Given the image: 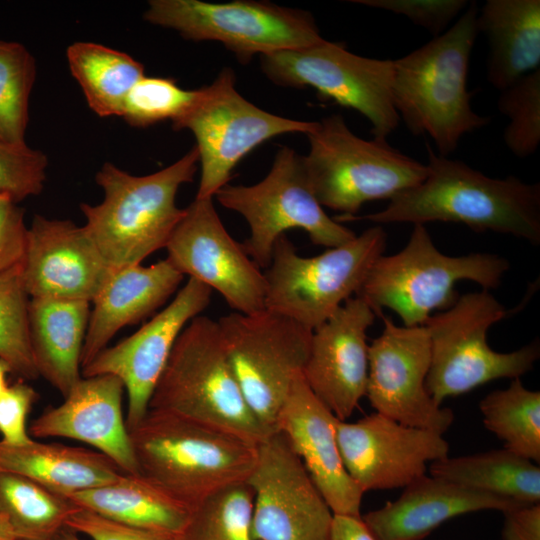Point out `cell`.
<instances>
[{
	"mask_svg": "<svg viewBox=\"0 0 540 540\" xmlns=\"http://www.w3.org/2000/svg\"><path fill=\"white\" fill-rule=\"evenodd\" d=\"M212 290L189 278L173 300L134 334L103 349L82 368L83 377L110 374L127 392L128 430L146 415L155 386L184 327L209 305Z\"/></svg>",
	"mask_w": 540,
	"mask_h": 540,
	"instance_id": "18",
	"label": "cell"
},
{
	"mask_svg": "<svg viewBox=\"0 0 540 540\" xmlns=\"http://www.w3.org/2000/svg\"><path fill=\"white\" fill-rule=\"evenodd\" d=\"M9 373H12L10 366L7 362L0 359V396L4 393V391L8 387L7 383V375Z\"/></svg>",
	"mask_w": 540,
	"mask_h": 540,
	"instance_id": "47",
	"label": "cell"
},
{
	"mask_svg": "<svg viewBox=\"0 0 540 540\" xmlns=\"http://www.w3.org/2000/svg\"><path fill=\"white\" fill-rule=\"evenodd\" d=\"M215 197L248 223L250 235L242 247L260 269L268 268L276 241L288 230H304L314 245L328 248L356 236L327 215L311 189L303 156L288 146L277 151L269 173L260 182L227 184Z\"/></svg>",
	"mask_w": 540,
	"mask_h": 540,
	"instance_id": "10",
	"label": "cell"
},
{
	"mask_svg": "<svg viewBox=\"0 0 540 540\" xmlns=\"http://www.w3.org/2000/svg\"><path fill=\"white\" fill-rule=\"evenodd\" d=\"M524 505L442 478L423 475L404 487L400 497L362 516L377 540H424L444 522L471 512Z\"/></svg>",
	"mask_w": 540,
	"mask_h": 540,
	"instance_id": "24",
	"label": "cell"
},
{
	"mask_svg": "<svg viewBox=\"0 0 540 540\" xmlns=\"http://www.w3.org/2000/svg\"><path fill=\"white\" fill-rule=\"evenodd\" d=\"M196 90L179 87L173 78H141L128 93L121 117L132 127L145 128L174 121L190 106Z\"/></svg>",
	"mask_w": 540,
	"mask_h": 540,
	"instance_id": "38",
	"label": "cell"
},
{
	"mask_svg": "<svg viewBox=\"0 0 540 540\" xmlns=\"http://www.w3.org/2000/svg\"><path fill=\"white\" fill-rule=\"evenodd\" d=\"M477 15L476 3L468 4L449 29L393 60L391 96L399 118L413 134L429 135L442 156L454 152L465 134L490 121L473 111L467 90Z\"/></svg>",
	"mask_w": 540,
	"mask_h": 540,
	"instance_id": "2",
	"label": "cell"
},
{
	"mask_svg": "<svg viewBox=\"0 0 540 540\" xmlns=\"http://www.w3.org/2000/svg\"><path fill=\"white\" fill-rule=\"evenodd\" d=\"M317 123L275 115L252 104L236 90L234 71L225 67L210 85L196 90L172 128L189 130L196 139L201 168L196 198L204 199L228 184L235 166L254 148L282 134L307 135Z\"/></svg>",
	"mask_w": 540,
	"mask_h": 540,
	"instance_id": "11",
	"label": "cell"
},
{
	"mask_svg": "<svg viewBox=\"0 0 540 540\" xmlns=\"http://www.w3.org/2000/svg\"><path fill=\"white\" fill-rule=\"evenodd\" d=\"M245 482L254 495V540H329L333 513L283 434L257 445Z\"/></svg>",
	"mask_w": 540,
	"mask_h": 540,
	"instance_id": "15",
	"label": "cell"
},
{
	"mask_svg": "<svg viewBox=\"0 0 540 540\" xmlns=\"http://www.w3.org/2000/svg\"><path fill=\"white\" fill-rule=\"evenodd\" d=\"M89 317L86 301H29V335L35 367L39 376L63 397L81 379V354Z\"/></svg>",
	"mask_w": 540,
	"mask_h": 540,
	"instance_id": "26",
	"label": "cell"
},
{
	"mask_svg": "<svg viewBox=\"0 0 540 540\" xmlns=\"http://www.w3.org/2000/svg\"><path fill=\"white\" fill-rule=\"evenodd\" d=\"M36 60L21 43L0 40V139L25 141Z\"/></svg>",
	"mask_w": 540,
	"mask_h": 540,
	"instance_id": "36",
	"label": "cell"
},
{
	"mask_svg": "<svg viewBox=\"0 0 540 540\" xmlns=\"http://www.w3.org/2000/svg\"><path fill=\"white\" fill-rule=\"evenodd\" d=\"M66 57L89 108L99 117H121L128 93L145 76L144 66L122 51L86 41L69 45Z\"/></svg>",
	"mask_w": 540,
	"mask_h": 540,
	"instance_id": "31",
	"label": "cell"
},
{
	"mask_svg": "<svg viewBox=\"0 0 540 540\" xmlns=\"http://www.w3.org/2000/svg\"><path fill=\"white\" fill-rule=\"evenodd\" d=\"M506 315L505 307L482 289L459 296L425 322L431 351L426 389L437 405L496 379L520 378L533 369L540 355L538 343L507 353L489 346V328Z\"/></svg>",
	"mask_w": 540,
	"mask_h": 540,
	"instance_id": "8",
	"label": "cell"
},
{
	"mask_svg": "<svg viewBox=\"0 0 540 540\" xmlns=\"http://www.w3.org/2000/svg\"><path fill=\"white\" fill-rule=\"evenodd\" d=\"M367 7L403 15L428 30L434 37L442 34L458 14L468 6L466 0H353Z\"/></svg>",
	"mask_w": 540,
	"mask_h": 540,
	"instance_id": "40",
	"label": "cell"
},
{
	"mask_svg": "<svg viewBox=\"0 0 540 540\" xmlns=\"http://www.w3.org/2000/svg\"><path fill=\"white\" fill-rule=\"evenodd\" d=\"M0 540H18L8 518L1 511H0Z\"/></svg>",
	"mask_w": 540,
	"mask_h": 540,
	"instance_id": "46",
	"label": "cell"
},
{
	"mask_svg": "<svg viewBox=\"0 0 540 540\" xmlns=\"http://www.w3.org/2000/svg\"><path fill=\"white\" fill-rule=\"evenodd\" d=\"M129 434L140 474L191 509L245 482L257 458L258 444L159 410L149 409Z\"/></svg>",
	"mask_w": 540,
	"mask_h": 540,
	"instance_id": "4",
	"label": "cell"
},
{
	"mask_svg": "<svg viewBox=\"0 0 540 540\" xmlns=\"http://www.w3.org/2000/svg\"><path fill=\"white\" fill-rule=\"evenodd\" d=\"M476 23L489 44L487 80L493 87L501 91L540 69L539 0H488Z\"/></svg>",
	"mask_w": 540,
	"mask_h": 540,
	"instance_id": "27",
	"label": "cell"
},
{
	"mask_svg": "<svg viewBox=\"0 0 540 540\" xmlns=\"http://www.w3.org/2000/svg\"><path fill=\"white\" fill-rule=\"evenodd\" d=\"M81 508L25 476L0 471V511L18 540H55Z\"/></svg>",
	"mask_w": 540,
	"mask_h": 540,
	"instance_id": "32",
	"label": "cell"
},
{
	"mask_svg": "<svg viewBox=\"0 0 540 540\" xmlns=\"http://www.w3.org/2000/svg\"><path fill=\"white\" fill-rule=\"evenodd\" d=\"M381 334L368 348L365 396L377 413L401 424L443 434L454 421L426 389L431 351L427 328L397 326L383 313Z\"/></svg>",
	"mask_w": 540,
	"mask_h": 540,
	"instance_id": "17",
	"label": "cell"
},
{
	"mask_svg": "<svg viewBox=\"0 0 540 540\" xmlns=\"http://www.w3.org/2000/svg\"><path fill=\"white\" fill-rule=\"evenodd\" d=\"M184 275L166 258L150 266L115 269L95 297L81 354L88 365L123 327L138 323L161 307Z\"/></svg>",
	"mask_w": 540,
	"mask_h": 540,
	"instance_id": "25",
	"label": "cell"
},
{
	"mask_svg": "<svg viewBox=\"0 0 540 540\" xmlns=\"http://www.w3.org/2000/svg\"><path fill=\"white\" fill-rule=\"evenodd\" d=\"M28 297L22 261L0 273V359L13 374L33 380L39 374L30 344Z\"/></svg>",
	"mask_w": 540,
	"mask_h": 540,
	"instance_id": "35",
	"label": "cell"
},
{
	"mask_svg": "<svg viewBox=\"0 0 540 540\" xmlns=\"http://www.w3.org/2000/svg\"><path fill=\"white\" fill-rule=\"evenodd\" d=\"M427 175L418 185L389 200L381 211L336 216L377 224L454 222L476 232L510 234L540 244V184L510 175L491 178L460 160L436 154L429 144Z\"/></svg>",
	"mask_w": 540,
	"mask_h": 540,
	"instance_id": "1",
	"label": "cell"
},
{
	"mask_svg": "<svg viewBox=\"0 0 540 540\" xmlns=\"http://www.w3.org/2000/svg\"><path fill=\"white\" fill-rule=\"evenodd\" d=\"M329 540H377L362 516L333 514Z\"/></svg>",
	"mask_w": 540,
	"mask_h": 540,
	"instance_id": "45",
	"label": "cell"
},
{
	"mask_svg": "<svg viewBox=\"0 0 540 540\" xmlns=\"http://www.w3.org/2000/svg\"><path fill=\"white\" fill-rule=\"evenodd\" d=\"M509 268V261L494 253L448 256L437 249L423 224H415L406 246L393 255H381L355 296L376 316L387 308L403 326H422L434 310L453 305L458 281L494 289Z\"/></svg>",
	"mask_w": 540,
	"mask_h": 540,
	"instance_id": "6",
	"label": "cell"
},
{
	"mask_svg": "<svg viewBox=\"0 0 540 540\" xmlns=\"http://www.w3.org/2000/svg\"><path fill=\"white\" fill-rule=\"evenodd\" d=\"M143 17L188 40L221 42L243 64L324 39L310 12L266 1L151 0Z\"/></svg>",
	"mask_w": 540,
	"mask_h": 540,
	"instance_id": "12",
	"label": "cell"
},
{
	"mask_svg": "<svg viewBox=\"0 0 540 540\" xmlns=\"http://www.w3.org/2000/svg\"><path fill=\"white\" fill-rule=\"evenodd\" d=\"M498 109L509 119L503 139L519 158L536 152L540 144V69L500 91Z\"/></svg>",
	"mask_w": 540,
	"mask_h": 540,
	"instance_id": "37",
	"label": "cell"
},
{
	"mask_svg": "<svg viewBox=\"0 0 540 540\" xmlns=\"http://www.w3.org/2000/svg\"><path fill=\"white\" fill-rule=\"evenodd\" d=\"M67 528L89 540H180V537L122 525L83 509L68 520Z\"/></svg>",
	"mask_w": 540,
	"mask_h": 540,
	"instance_id": "42",
	"label": "cell"
},
{
	"mask_svg": "<svg viewBox=\"0 0 540 540\" xmlns=\"http://www.w3.org/2000/svg\"><path fill=\"white\" fill-rule=\"evenodd\" d=\"M253 501L246 482L213 493L192 509L180 540H254Z\"/></svg>",
	"mask_w": 540,
	"mask_h": 540,
	"instance_id": "34",
	"label": "cell"
},
{
	"mask_svg": "<svg viewBox=\"0 0 540 540\" xmlns=\"http://www.w3.org/2000/svg\"><path fill=\"white\" fill-rule=\"evenodd\" d=\"M336 439L347 473L364 493L404 488L449 453L442 434L377 412L352 423L337 419Z\"/></svg>",
	"mask_w": 540,
	"mask_h": 540,
	"instance_id": "19",
	"label": "cell"
},
{
	"mask_svg": "<svg viewBox=\"0 0 540 540\" xmlns=\"http://www.w3.org/2000/svg\"><path fill=\"white\" fill-rule=\"evenodd\" d=\"M503 516L502 540H540V503L519 505Z\"/></svg>",
	"mask_w": 540,
	"mask_h": 540,
	"instance_id": "44",
	"label": "cell"
},
{
	"mask_svg": "<svg viewBox=\"0 0 540 540\" xmlns=\"http://www.w3.org/2000/svg\"><path fill=\"white\" fill-rule=\"evenodd\" d=\"M484 426L504 448L540 462V392L527 389L520 378L505 389L488 393L479 403Z\"/></svg>",
	"mask_w": 540,
	"mask_h": 540,
	"instance_id": "33",
	"label": "cell"
},
{
	"mask_svg": "<svg viewBox=\"0 0 540 540\" xmlns=\"http://www.w3.org/2000/svg\"><path fill=\"white\" fill-rule=\"evenodd\" d=\"M430 475L509 498L522 504L540 503V468L503 448L432 462Z\"/></svg>",
	"mask_w": 540,
	"mask_h": 540,
	"instance_id": "30",
	"label": "cell"
},
{
	"mask_svg": "<svg viewBox=\"0 0 540 540\" xmlns=\"http://www.w3.org/2000/svg\"><path fill=\"white\" fill-rule=\"evenodd\" d=\"M149 409L168 412L254 444L273 433L259 422L243 396L218 321L203 315L194 317L176 339Z\"/></svg>",
	"mask_w": 540,
	"mask_h": 540,
	"instance_id": "5",
	"label": "cell"
},
{
	"mask_svg": "<svg viewBox=\"0 0 540 540\" xmlns=\"http://www.w3.org/2000/svg\"><path fill=\"white\" fill-rule=\"evenodd\" d=\"M184 211L165 247L167 259L184 276L217 291L235 312L265 310L264 273L227 232L213 198H195Z\"/></svg>",
	"mask_w": 540,
	"mask_h": 540,
	"instance_id": "16",
	"label": "cell"
},
{
	"mask_svg": "<svg viewBox=\"0 0 540 540\" xmlns=\"http://www.w3.org/2000/svg\"><path fill=\"white\" fill-rule=\"evenodd\" d=\"M47 156L26 142L0 139V194L15 203L39 195L46 181Z\"/></svg>",
	"mask_w": 540,
	"mask_h": 540,
	"instance_id": "39",
	"label": "cell"
},
{
	"mask_svg": "<svg viewBox=\"0 0 540 540\" xmlns=\"http://www.w3.org/2000/svg\"><path fill=\"white\" fill-rule=\"evenodd\" d=\"M198 163L194 146L176 162L144 176L111 162L102 165L95 180L104 198L96 205L82 203L80 209L85 229L111 268L140 264L166 247L185 212L176 205V194L193 181Z\"/></svg>",
	"mask_w": 540,
	"mask_h": 540,
	"instance_id": "3",
	"label": "cell"
},
{
	"mask_svg": "<svg viewBox=\"0 0 540 540\" xmlns=\"http://www.w3.org/2000/svg\"><path fill=\"white\" fill-rule=\"evenodd\" d=\"M125 388L110 374L81 377L64 401L29 426L34 438H69L94 447L124 473L140 474L122 410Z\"/></svg>",
	"mask_w": 540,
	"mask_h": 540,
	"instance_id": "23",
	"label": "cell"
},
{
	"mask_svg": "<svg viewBox=\"0 0 540 540\" xmlns=\"http://www.w3.org/2000/svg\"><path fill=\"white\" fill-rule=\"evenodd\" d=\"M67 497L107 520L174 537L182 535L192 511L141 474L124 473L113 482Z\"/></svg>",
	"mask_w": 540,
	"mask_h": 540,
	"instance_id": "29",
	"label": "cell"
},
{
	"mask_svg": "<svg viewBox=\"0 0 540 540\" xmlns=\"http://www.w3.org/2000/svg\"><path fill=\"white\" fill-rule=\"evenodd\" d=\"M218 324L247 404L259 422L275 432L280 409L307 361L312 331L267 309L232 312Z\"/></svg>",
	"mask_w": 540,
	"mask_h": 540,
	"instance_id": "14",
	"label": "cell"
},
{
	"mask_svg": "<svg viewBox=\"0 0 540 540\" xmlns=\"http://www.w3.org/2000/svg\"><path fill=\"white\" fill-rule=\"evenodd\" d=\"M0 471L25 476L65 496L113 482L124 474L98 451L35 440L24 445L0 441Z\"/></svg>",
	"mask_w": 540,
	"mask_h": 540,
	"instance_id": "28",
	"label": "cell"
},
{
	"mask_svg": "<svg viewBox=\"0 0 540 540\" xmlns=\"http://www.w3.org/2000/svg\"><path fill=\"white\" fill-rule=\"evenodd\" d=\"M264 75L283 87H312L320 98L358 111L376 139L386 140L399 125L391 84L393 60L363 57L342 43L313 45L260 56Z\"/></svg>",
	"mask_w": 540,
	"mask_h": 540,
	"instance_id": "13",
	"label": "cell"
},
{
	"mask_svg": "<svg viewBox=\"0 0 540 540\" xmlns=\"http://www.w3.org/2000/svg\"><path fill=\"white\" fill-rule=\"evenodd\" d=\"M386 240L377 225L317 256L302 257L285 234L280 236L264 273L265 309L313 331L358 293Z\"/></svg>",
	"mask_w": 540,
	"mask_h": 540,
	"instance_id": "9",
	"label": "cell"
},
{
	"mask_svg": "<svg viewBox=\"0 0 540 540\" xmlns=\"http://www.w3.org/2000/svg\"><path fill=\"white\" fill-rule=\"evenodd\" d=\"M337 418L312 392L302 373L294 380L276 419L333 514L361 516L364 492L347 473L336 439Z\"/></svg>",
	"mask_w": 540,
	"mask_h": 540,
	"instance_id": "22",
	"label": "cell"
},
{
	"mask_svg": "<svg viewBox=\"0 0 540 540\" xmlns=\"http://www.w3.org/2000/svg\"><path fill=\"white\" fill-rule=\"evenodd\" d=\"M376 314L360 297L346 300L312 331L303 378L317 398L341 421L366 394L367 330Z\"/></svg>",
	"mask_w": 540,
	"mask_h": 540,
	"instance_id": "21",
	"label": "cell"
},
{
	"mask_svg": "<svg viewBox=\"0 0 540 540\" xmlns=\"http://www.w3.org/2000/svg\"><path fill=\"white\" fill-rule=\"evenodd\" d=\"M303 162L311 189L321 206L354 216L368 201L391 200L421 183L427 166L386 140L355 135L340 114L324 117L307 134Z\"/></svg>",
	"mask_w": 540,
	"mask_h": 540,
	"instance_id": "7",
	"label": "cell"
},
{
	"mask_svg": "<svg viewBox=\"0 0 540 540\" xmlns=\"http://www.w3.org/2000/svg\"><path fill=\"white\" fill-rule=\"evenodd\" d=\"M23 279L31 298L92 302L115 269L84 226L35 215L27 229Z\"/></svg>",
	"mask_w": 540,
	"mask_h": 540,
	"instance_id": "20",
	"label": "cell"
},
{
	"mask_svg": "<svg viewBox=\"0 0 540 540\" xmlns=\"http://www.w3.org/2000/svg\"><path fill=\"white\" fill-rule=\"evenodd\" d=\"M27 229L24 209L0 194V273L23 260Z\"/></svg>",
	"mask_w": 540,
	"mask_h": 540,
	"instance_id": "43",
	"label": "cell"
},
{
	"mask_svg": "<svg viewBox=\"0 0 540 540\" xmlns=\"http://www.w3.org/2000/svg\"><path fill=\"white\" fill-rule=\"evenodd\" d=\"M55 540H85V539H83L80 536V534L72 531L71 529L66 528L58 534Z\"/></svg>",
	"mask_w": 540,
	"mask_h": 540,
	"instance_id": "48",
	"label": "cell"
},
{
	"mask_svg": "<svg viewBox=\"0 0 540 540\" xmlns=\"http://www.w3.org/2000/svg\"><path fill=\"white\" fill-rule=\"evenodd\" d=\"M37 399L34 388L22 380L8 385L0 396L1 441L24 445L33 440L27 429V418Z\"/></svg>",
	"mask_w": 540,
	"mask_h": 540,
	"instance_id": "41",
	"label": "cell"
}]
</instances>
